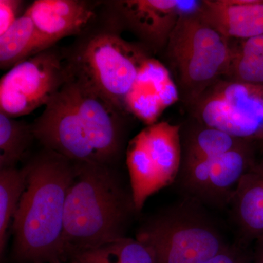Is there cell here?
Returning a JSON list of instances; mask_svg holds the SVG:
<instances>
[{
  "label": "cell",
  "instance_id": "5bb4252c",
  "mask_svg": "<svg viewBox=\"0 0 263 263\" xmlns=\"http://www.w3.org/2000/svg\"><path fill=\"white\" fill-rule=\"evenodd\" d=\"M103 2L86 0H36L27 8L38 29L58 42L69 36H79L97 20V10Z\"/></svg>",
  "mask_w": 263,
  "mask_h": 263
},
{
  "label": "cell",
  "instance_id": "cb8c5ba5",
  "mask_svg": "<svg viewBox=\"0 0 263 263\" xmlns=\"http://www.w3.org/2000/svg\"><path fill=\"white\" fill-rule=\"evenodd\" d=\"M69 263H115L103 248L77 251L67 256Z\"/></svg>",
  "mask_w": 263,
  "mask_h": 263
},
{
  "label": "cell",
  "instance_id": "4316f807",
  "mask_svg": "<svg viewBox=\"0 0 263 263\" xmlns=\"http://www.w3.org/2000/svg\"><path fill=\"white\" fill-rule=\"evenodd\" d=\"M252 263H263V236L255 242Z\"/></svg>",
  "mask_w": 263,
  "mask_h": 263
},
{
  "label": "cell",
  "instance_id": "9c48e42d",
  "mask_svg": "<svg viewBox=\"0 0 263 263\" xmlns=\"http://www.w3.org/2000/svg\"><path fill=\"white\" fill-rule=\"evenodd\" d=\"M105 18L121 32L133 33L154 53L164 51L181 15L195 11L200 1L112 0L103 2Z\"/></svg>",
  "mask_w": 263,
  "mask_h": 263
},
{
  "label": "cell",
  "instance_id": "d4e9b609",
  "mask_svg": "<svg viewBox=\"0 0 263 263\" xmlns=\"http://www.w3.org/2000/svg\"><path fill=\"white\" fill-rule=\"evenodd\" d=\"M252 256L245 254L240 249L229 247L221 253L202 263H252Z\"/></svg>",
  "mask_w": 263,
  "mask_h": 263
},
{
  "label": "cell",
  "instance_id": "7a4b0ae2",
  "mask_svg": "<svg viewBox=\"0 0 263 263\" xmlns=\"http://www.w3.org/2000/svg\"><path fill=\"white\" fill-rule=\"evenodd\" d=\"M133 212L132 193L124 190L110 166L77 164L65 202L66 259L72 252L100 248L125 237Z\"/></svg>",
  "mask_w": 263,
  "mask_h": 263
},
{
  "label": "cell",
  "instance_id": "83f0119b",
  "mask_svg": "<svg viewBox=\"0 0 263 263\" xmlns=\"http://www.w3.org/2000/svg\"><path fill=\"white\" fill-rule=\"evenodd\" d=\"M56 263H65V262H56Z\"/></svg>",
  "mask_w": 263,
  "mask_h": 263
},
{
  "label": "cell",
  "instance_id": "4fadbf2b",
  "mask_svg": "<svg viewBox=\"0 0 263 263\" xmlns=\"http://www.w3.org/2000/svg\"><path fill=\"white\" fill-rule=\"evenodd\" d=\"M180 100L179 91L167 67L147 59L125 97L124 110L149 126L157 123L164 109Z\"/></svg>",
  "mask_w": 263,
  "mask_h": 263
},
{
  "label": "cell",
  "instance_id": "52a82bcc",
  "mask_svg": "<svg viewBox=\"0 0 263 263\" xmlns=\"http://www.w3.org/2000/svg\"><path fill=\"white\" fill-rule=\"evenodd\" d=\"M190 109L201 124L243 141L263 142V84L222 78Z\"/></svg>",
  "mask_w": 263,
  "mask_h": 263
},
{
  "label": "cell",
  "instance_id": "d6986e66",
  "mask_svg": "<svg viewBox=\"0 0 263 263\" xmlns=\"http://www.w3.org/2000/svg\"><path fill=\"white\" fill-rule=\"evenodd\" d=\"M34 138L32 124L0 112V169L15 167Z\"/></svg>",
  "mask_w": 263,
  "mask_h": 263
},
{
  "label": "cell",
  "instance_id": "ba28073f",
  "mask_svg": "<svg viewBox=\"0 0 263 263\" xmlns=\"http://www.w3.org/2000/svg\"><path fill=\"white\" fill-rule=\"evenodd\" d=\"M68 76L65 51L56 46L21 62L0 81V112L16 119L46 107Z\"/></svg>",
  "mask_w": 263,
  "mask_h": 263
},
{
  "label": "cell",
  "instance_id": "603a6c76",
  "mask_svg": "<svg viewBox=\"0 0 263 263\" xmlns=\"http://www.w3.org/2000/svg\"><path fill=\"white\" fill-rule=\"evenodd\" d=\"M24 3L20 0H0V35L25 13L22 11Z\"/></svg>",
  "mask_w": 263,
  "mask_h": 263
},
{
  "label": "cell",
  "instance_id": "277c9868",
  "mask_svg": "<svg viewBox=\"0 0 263 263\" xmlns=\"http://www.w3.org/2000/svg\"><path fill=\"white\" fill-rule=\"evenodd\" d=\"M198 9L180 17L164 51L180 100L189 108L224 77L233 58L231 41L205 22Z\"/></svg>",
  "mask_w": 263,
  "mask_h": 263
},
{
  "label": "cell",
  "instance_id": "ffe728a7",
  "mask_svg": "<svg viewBox=\"0 0 263 263\" xmlns=\"http://www.w3.org/2000/svg\"><path fill=\"white\" fill-rule=\"evenodd\" d=\"M25 167L0 169V254L3 257L7 242V232L13 219L21 197L27 185Z\"/></svg>",
  "mask_w": 263,
  "mask_h": 263
},
{
  "label": "cell",
  "instance_id": "2e32d148",
  "mask_svg": "<svg viewBox=\"0 0 263 263\" xmlns=\"http://www.w3.org/2000/svg\"><path fill=\"white\" fill-rule=\"evenodd\" d=\"M230 202L242 240L255 243L263 236V160L243 176Z\"/></svg>",
  "mask_w": 263,
  "mask_h": 263
},
{
  "label": "cell",
  "instance_id": "8992f818",
  "mask_svg": "<svg viewBox=\"0 0 263 263\" xmlns=\"http://www.w3.org/2000/svg\"><path fill=\"white\" fill-rule=\"evenodd\" d=\"M181 125L147 126L128 145L127 165L136 212L147 199L178 179L182 162Z\"/></svg>",
  "mask_w": 263,
  "mask_h": 263
},
{
  "label": "cell",
  "instance_id": "9a60e30c",
  "mask_svg": "<svg viewBox=\"0 0 263 263\" xmlns=\"http://www.w3.org/2000/svg\"><path fill=\"white\" fill-rule=\"evenodd\" d=\"M198 13L230 41L263 34V0H203Z\"/></svg>",
  "mask_w": 263,
  "mask_h": 263
},
{
  "label": "cell",
  "instance_id": "7c38bea8",
  "mask_svg": "<svg viewBox=\"0 0 263 263\" xmlns=\"http://www.w3.org/2000/svg\"><path fill=\"white\" fill-rule=\"evenodd\" d=\"M67 83L102 164L111 165L122 150L125 114L70 72Z\"/></svg>",
  "mask_w": 263,
  "mask_h": 263
},
{
  "label": "cell",
  "instance_id": "8fae6325",
  "mask_svg": "<svg viewBox=\"0 0 263 263\" xmlns=\"http://www.w3.org/2000/svg\"><path fill=\"white\" fill-rule=\"evenodd\" d=\"M257 163L254 143L246 142L214 158L181 165L178 179L194 200L221 206L231 201L240 180Z\"/></svg>",
  "mask_w": 263,
  "mask_h": 263
},
{
  "label": "cell",
  "instance_id": "30bf717a",
  "mask_svg": "<svg viewBox=\"0 0 263 263\" xmlns=\"http://www.w3.org/2000/svg\"><path fill=\"white\" fill-rule=\"evenodd\" d=\"M32 127L36 139L46 149L76 164H103L76 109L67 81Z\"/></svg>",
  "mask_w": 263,
  "mask_h": 263
},
{
  "label": "cell",
  "instance_id": "e0dca14e",
  "mask_svg": "<svg viewBox=\"0 0 263 263\" xmlns=\"http://www.w3.org/2000/svg\"><path fill=\"white\" fill-rule=\"evenodd\" d=\"M57 41L43 34L27 10L4 34L0 35V67L10 70L48 48Z\"/></svg>",
  "mask_w": 263,
  "mask_h": 263
},
{
  "label": "cell",
  "instance_id": "6da1fadb",
  "mask_svg": "<svg viewBox=\"0 0 263 263\" xmlns=\"http://www.w3.org/2000/svg\"><path fill=\"white\" fill-rule=\"evenodd\" d=\"M25 168L27 185L13 219L15 258L24 263L65 262V202L77 164L45 148Z\"/></svg>",
  "mask_w": 263,
  "mask_h": 263
},
{
  "label": "cell",
  "instance_id": "484cf974",
  "mask_svg": "<svg viewBox=\"0 0 263 263\" xmlns=\"http://www.w3.org/2000/svg\"><path fill=\"white\" fill-rule=\"evenodd\" d=\"M238 41V46L233 45L235 53L241 55L263 56V34Z\"/></svg>",
  "mask_w": 263,
  "mask_h": 263
},
{
  "label": "cell",
  "instance_id": "3957f363",
  "mask_svg": "<svg viewBox=\"0 0 263 263\" xmlns=\"http://www.w3.org/2000/svg\"><path fill=\"white\" fill-rule=\"evenodd\" d=\"M95 22L65 51L67 68L126 115L124 99L151 52L141 43L124 41L106 19L101 26Z\"/></svg>",
  "mask_w": 263,
  "mask_h": 263
},
{
  "label": "cell",
  "instance_id": "5b68a950",
  "mask_svg": "<svg viewBox=\"0 0 263 263\" xmlns=\"http://www.w3.org/2000/svg\"><path fill=\"white\" fill-rule=\"evenodd\" d=\"M136 239L148 247L155 263H202L230 247L214 222L191 202L151 218Z\"/></svg>",
  "mask_w": 263,
  "mask_h": 263
},
{
  "label": "cell",
  "instance_id": "ac0fdd59",
  "mask_svg": "<svg viewBox=\"0 0 263 263\" xmlns=\"http://www.w3.org/2000/svg\"><path fill=\"white\" fill-rule=\"evenodd\" d=\"M181 165L214 158L245 143L228 133L201 124L195 119L181 126Z\"/></svg>",
  "mask_w": 263,
  "mask_h": 263
},
{
  "label": "cell",
  "instance_id": "7402d4cb",
  "mask_svg": "<svg viewBox=\"0 0 263 263\" xmlns=\"http://www.w3.org/2000/svg\"><path fill=\"white\" fill-rule=\"evenodd\" d=\"M224 78L248 84H263V56L241 55L233 50V58Z\"/></svg>",
  "mask_w": 263,
  "mask_h": 263
},
{
  "label": "cell",
  "instance_id": "44dd1931",
  "mask_svg": "<svg viewBox=\"0 0 263 263\" xmlns=\"http://www.w3.org/2000/svg\"><path fill=\"white\" fill-rule=\"evenodd\" d=\"M100 248H103L115 263H155L148 247L136 238L124 237Z\"/></svg>",
  "mask_w": 263,
  "mask_h": 263
}]
</instances>
